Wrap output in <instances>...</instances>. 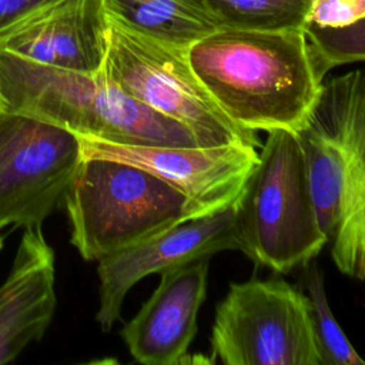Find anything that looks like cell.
I'll list each match as a JSON object with an SVG mask.
<instances>
[{
  "mask_svg": "<svg viewBox=\"0 0 365 365\" xmlns=\"http://www.w3.org/2000/svg\"><path fill=\"white\" fill-rule=\"evenodd\" d=\"M297 134L331 258L365 284V70L324 80Z\"/></svg>",
  "mask_w": 365,
  "mask_h": 365,
  "instance_id": "2",
  "label": "cell"
},
{
  "mask_svg": "<svg viewBox=\"0 0 365 365\" xmlns=\"http://www.w3.org/2000/svg\"><path fill=\"white\" fill-rule=\"evenodd\" d=\"M3 110L23 113L90 137L124 144L197 147L185 124L123 91L101 71L41 66L0 51Z\"/></svg>",
  "mask_w": 365,
  "mask_h": 365,
  "instance_id": "3",
  "label": "cell"
},
{
  "mask_svg": "<svg viewBox=\"0 0 365 365\" xmlns=\"http://www.w3.org/2000/svg\"><path fill=\"white\" fill-rule=\"evenodd\" d=\"M365 17V0H314L307 24L339 29Z\"/></svg>",
  "mask_w": 365,
  "mask_h": 365,
  "instance_id": "18",
  "label": "cell"
},
{
  "mask_svg": "<svg viewBox=\"0 0 365 365\" xmlns=\"http://www.w3.org/2000/svg\"><path fill=\"white\" fill-rule=\"evenodd\" d=\"M106 13L163 43L190 48L221 29L205 0H103Z\"/></svg>",
  "mask_w": 365,
  "mask_h": 365,
  "instance_id": "14",
  "label": "cell"
},
{
  "mask_svg": "<svg viewBox=\"0 0 365 365\" xmlns=\"http://www.w3.org/2000/svg\"><path fill=\"white\" fill-rule=\"evenodd\" d=\"M81 160L70 130L23 113H0V224L41 227L63 204Z\"/></svg>",
  "mask_w": 365,
  "mask_h": 365,
  "instance_id": "8",
  "label": "cell"
},
{
  "mask_svg": "<svg viewBox=\"0 0 365 365\" xmlns=\"http://www.w3.org/2000/svg\"><path fill=\"white\" fill-rule=\"evenodd\" d=\"M3 111V98H1V93H0V113Z\"/></svg>",
  "mask_w": 365,
  "mask_h": 365,
  "instance_id": "21",
  "label": "cell"
},
{
  "mask_svg": "<svg viewBox=\"0 0 365 365\" xmlns=\"http://www.w3.org/2000/svg\"><path fill=\"white\" fill-rule=\"evenodd\" d=\"M48 0H0V31Z\"/></svg>",
  "mask_w": 365,
  "mask_h": 365,
  "instance_id": "19",
  "label": "cell"
},
{
  "mask_svg": "<svg viewBox=\"0 0 365 365\" xmlns=\"http://www.w3.org/2000/svg\"><path fill=\"white\" fill-rule=\"evenodd\" d=\"M188 61L220 110L254 133H297L324 81L304 29L222 27L190 46Z\"/></svg>",
  "mask_w": 365,
  "mask_h": 365,
  "instance_id": "1",
  "label": "cell"
},
{
  "mask_svg": "<svg viewBox=\"0 0 365 365\" xmlns=\"http://www.w3.org/2000/svg\"><path fill=\"white\" fill-rule=\"evenodd\" d=\"M304 267V284L322 365H365V359L355 351L331 311L318 265L309 261Z\"/></svg>",
  "mask_w": 365,
  "mask_h": 365,
  "instance_id": "16",
  "label": "cell"
},
{
  "mask_svg": "<svg viewBox=\"0 0 365 365\" xmlns=\"http://www.w3.org/2000/svg\"><path fill=\"white\" fill-rule=\"evenodd\" d=\"M211 348V361L225 365H322L308 295L279 278L230 285Z\"/></svg>",
  "mask_w": 365,
  "mask_h": 365,
  "instance_id": "7",
  "label": "cell"
},
{
  "mask_svg": "<svg viewBox=\"0 0 365 365\" xmlns=\"http://www.w3.org/2000/svg\"><path fill=\"white\" fill-rule=\"evenodd\" d=\"M311 53L319 74L338 66L365 61V17L339 29H322L305 24Z\"/></svg>",
  "mask_w": 365,
  "mask_h": 365,
  "instance_id": "17",
  "label": "cell"
},
{
  "mask_svg": "<svg viewBox=\"0 0 365 365\" xmlns=\"http://www.w3.org/2000/svg\"><path fill=\"white\" fill-rule=\"evenodd\" d=\"M78 138L81 157L111 158L147 170L180 190L198 215L237 201L258 163L257 147L242 144L168 147Z\"/></svg>",
  "mask_w": 365,
  "mask_h": 365,
  "instance_id": "10",
  "label": "cell"
},
{
  "mask_svg": "<svg viewBox=\"0 0 365 365\" xmlns=\"http://www.w3.org/2000/svg\"><path fill=\"white\" fill-rule=\"evenodd\" d=\"M101 74L145 106L188 125L202 147H261L257 133L232 123L204 88L188 48L141 34L107 14Z\"/></svg>",
  "mask_w": 365,
  "mask_h": 365,
  "instance_id": "6",
  "label": "cell"
},
{
  "mask_svg": "<svg viewBox=\"0 0 365 365\" xmlns=\"http://www.w3.org/2000/svg\"><path fill=\"white\" fill-rule=\"evenodd\" d=\"M56 258L41 227L24 228L13 267L0 285V365L38 341L53 319Z\"/></svg>",
  "mask_w": 365,
  "mask_h": 365,
  "instance_id": "13",
  "label": "cell"
},
{
  "mask_svg": "<svg viewBox=\"0 0 365 365\" xmlns=\"http://www.w3.org/2000/svg\"><path fill=\"white\" fill-rule=\"evenodd\" d=\"M207 279L208 258L160 274L155 291L120 332L137 362L177 365L188 361L197 317L207 295Z\"/></svg>",
  "mask_w": 365,
  "mask_h": 365,
  "instance_id": "12",
  "label": "cell"
},
{
  "mask_svg": "<svg viewBox=\"0 0 365 365\" xmlns=\"http://www.w3.org/2000/svg\"><path fill=\"white\" fill-rule=\"evenodd\" d=\"M3 228H4V227L0 224V250L3 248V242H4V237L1 235V230H3Z\"/></svg>",
  "mask_w": 365,
  "mask_h": 365,
  "instance_id": "20",
  "label": "cell"
},
{
  "mask_svg": "<svg viewBox=\"0 0 365 365\" xmlns=\"http://www.w3.org/2000/svg\"><path fill=\"white\" fill-rule=\"evenodd\" d=\"M237 204L238 200L218 211L181 221L98 259L96 321L101 329L110 331L120 319L125 295L144 277L208 258L220 251H241Z\"/></svg>",
  "mask_w": 365,
  "mask_h": 365,
  "instance_id": "9",
  "label": "cell"
},
{
  "mask_svg": "<svg viewBox=\"0 0 365 365\" xmlns=\"http://www.w3.org/2000/svg\"><path fill=\"white\" fill-rule=\"evenodd\" d=\"M63 205L70 221V241L86 261H98L200 217L192 202L160 177L98 157H81Z\"/></svg>",
  "mask_w": 365,
  "mask_h": 365,
  "instance_id": "4",
  "label": "cell"
},
{
  "mask_svg": "<svg viewBox=\"0 0 365 365\" xmlns=\"http://www.w3.org/2000/svg\"><path fill=\"white\" fill-rule=\"evenodd\" d=\"M106 34L103 0H48L0 31V51L53 68L96 73Z\"/></svg>",
  "mask_w": 365,
  "mask_h": 365,
  "instance_id": "11",
  "label": "cell"
},
{
  "mask_svg": "<svg viewBox=\"0 0 365 365\" xmlns=\"http://www.w3.org/2000/svg\"><path fill=\"white\" fill-rule=\"evenodd\" d=\"M220 27L304 29L314 0H205Z\"/></svg>",
  "mask_w": 365,
  "mask_h": 365,
  "instance_id": "15",
  "label": "cell"
},
{
  "mask_svg": "<svg viewBox=\"0 0 365 365\" xmlns=\"http://www.w3.org/2000/svg\"><path fill=\"white\" fill-rule=\"evenodd\" d=\"M237 208L241 252L277 272L305 265L327 245L294 131H268Z\"/></svg>",
  "mask_w": 365,
  "mask_h": 365,
  "instance_id": "5",
  "label": "cell"
}]
</instances>
